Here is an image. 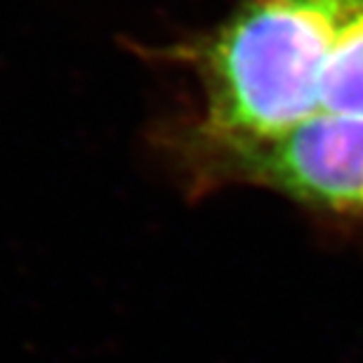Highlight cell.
<instances>
[{
  "label": "cell",
  "mask_w": 363,
  "mask_h": 363,
  "mask_svg": "<svg viewBox=\"0 0 363 363\" xmlns=\"http://www.w3.org/2000/svg\"><path fill=\"white\" fill-rule=\"evenodd\" d=\"M347 0H241L203 45L206 142L272 140L321 113Z\"/></svg>",
  "instance_id": "obj_1"
},
{
  "label": "cell",
  "mask_w": 363,
  "mask_h": 363,
  "mask_svg": "<svg viewBox=\"0 0 363 363\" xmlns=\"http://www.w3.org/2000/svg\"><path fill=\"white\" fill-rule=\"evenodd\" d=\"M201 142L208 177L267 186L325 213H363V116L321 111L272 140Z\"/></svg>",
  "instance_id": "obj_2"
},
{
  "label": "cell",
  "mask_w": 363,
  "mask_h": 363,
  "mask_svg": "<svg viewBox=\"0 0 363 363\" xmlns=\"http://www.w3.org/2000/svg\"><path fill=\"white\" fill-rule=\"evenodd\" d=\"M321 111L363 116V0H347L321 83Z\"/></svg>",
  "instance_id": "obj_3"
}]
</instances>
